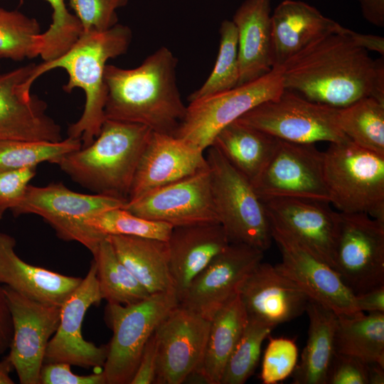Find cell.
<instances>
[{"label": "cell", "instance_id": "obj_25", "mask_svg": "<svg viewBox=\"0 0 384 384\" xmlns=\"http://www.w3.org/2000/svg\"><path fill=\"white\" fill-rule=\"evenodd\" d=\"M341 26L304 1L284 0L271 15L272 69L317 38L337 33Z\"/></svg>", "mask_w": 384, "mask_h": 384}, {"label": "cell", "instance_id": "obj_6", "mask_svg": "<svg viewBox=\"0 0 384 384\" xmlns=\"http://www.w3.org/2000/svg\"><path fill=\"white\" fill-rule=\"evenodd\" d=\"M206 150L215 213L230 243L245 244L265 252L272 238L262 200L252 183L218 149L210 146Z\"/></svg>", "mask_w": 384, "mask_h": 384}, {"label": "cell", "instance_id": "obj_50", "mask_svg": "<svg viewBox=\"0 0 384 384\" xmlns=\"http://www.w3.org/2000/svg\"><path fill=\"white\" fill-rule=\"evenodd\" d=\"M368 384L384 383V366L376 362H368Z\"/></svg>", "mask_w": 384, "mask_h": 384}, {"label": "cell", "instance_id": "obj_44", "mask_svg": "<svg viewBox=\"0 0 384 384\" xmlns=\"http://www.w3.org/2000/svg\"><path fill=\"white\" fill-rule=\"evenodd\" d=\"M39 384H107V380L102 371L82 375L73 373L68 363H49L41 368Z\"/></svg>", "mask_w": 384, "mask_h": 384}, {"label": "cell", "instance_id": "obj_17", "mask_svg": "<svg viewBox=\"0 0 384 384\" xmlns=\"http://www.w3.org/2000/svg\"><path fill=\"white\" fill-rule=\"evenodd\" d=\"M124 208L146 219L174 227L218 222L208 166L180 181L127 201Z\"/></svg>", "mask_w": 384, "mask_h": 384}, {"label": "cell", "instance_id": "obj_15", "mask_svg": "<svg viewBox=\"0 0 384 384\" xmlns=\"http://www.w3.org/2000/svg\"><path fill=\"white\" fill-rule=\"evenodd\" d=\"M4 286L14 335L6 356L21 384H39L48 343L60 323V307L29 299Z\"/></svg>", "mask_w": 384, "mask_h": 384}, {"label": "cell", "instance_id": "obj_30", "mask_svg": "<svg viewBox=\"0 0 384 384\" xmlns=\"http://www.w3.org/2000/svg\"><path fill=\"white\" fill-rule=\"evenodd\" d=\"M247 321L246 312L237 294L211 319L204 356L196 373L206 383L220 384L226 363Z\"/></svg>", "mask_w": 384, "mask_h": 384}, {"label": "cell", "instance_id": "obj_48", "mask_svg": "<svg viewBox=\"0 0 384 384\" xmlns=\"http://www.w3.org/2000/svg\"><path fill=\"white\" fill-rule=\"evenodd\" d=\"M362 15L371 24L384 26V0H358Z\"/></svg>", "mask_w": 384, "mask_h": 384}, {"label": "cell", "instance_id": "obj_5", "mask_svg": "<svg viewBox=\"0 0 384 384\" xmlns=\"http://www.w3.org/2000/svg\"><path fill=\"white\" fill-rule=\"evenodd\" d=\"M329 203L341 213H363L384 221V156L351 140L324 151Z\"/></svg>", "mask_w": 384, "mask_h": 384}, {"label": "cell", "instance_id": "obj_14", "mask_svg": "<svg viewBox=\"0 0 384 384\" xmlns=\"http://www.w3.org/2000/svg\"><path fill=\"white\" fill-rule=\"evenodd\" d=\"M210 321L178 304L155 329L157 364L154 383L181 384L199 370Z\"/></svg>", "mask_w": 384, "mask_h": 384}, {"label": "cell", "instance_id": "obj_4", "mask_svg": "<svg viewBox=\"0 0 384 384\" xmlns=\"http://www.w3.org/2000/svg\"><path fill=\"white\" fill-rule=\"evenodd\" d=\"M152 132L139 124L106 119L91 144L66 154L58 165L73 181L94 193L127 201Z\"/></svg>", "mask_w": 384, "mask_h": 384}, {"label": "cell", "instance_id": "obj_51", "mask_svg": "<svg viewBox=\"0 0 384 384\" xmlns=\"http://www.w3.org/2000/svg\"><path fill=\"white\" fill-rule=\"evenodd\" d=\"M13 366L7 356L0 361V384H14V381L10 376Z\"/></svg>", "mask_w": 384, "mask_h": 384}, {"label": "cell", "instance_id": "obj_28", "mask_svg": "<svg viewBox=\"0 0 384 384\" xmlns=\"http://www.w3.org/2000/svg\"><path fill=\"white\" fill-rule=\"evenodd\" d=\"M309 319L308 337L301 360L292 374L293 384H326L335 353L338 316L310 299L306 311Z\"/></svg>", "mask_w": 384, "mask_h": 384}, {"label": "cell", "instance_id": "obj_1", "mask_svg": "<svg viewBox=\"0 0 384 384\" xmlns=\"http://www.w3.org/2000/svg\"><path fill=\"white\" fill-rule=\"evenodd\" d=\"M284 88L336 108L372 97L384 102L383 58L373 59L342 26L311 42L277 69Z\"/></svg>", "mask_w": 384, "mask_h": 384}, {"label": "cell", "instance_id": "obj_42", "mask_svg": "<svg viewBox=\"0 0 384 384\" xmlns=\"http://www.w3.org/2000/svg\"><path fill=\"white\" fill-rule=\"evenodd\" d=\"M326 384H368V362L335 352L328 370Z\"/></svg>", "mask_w": 384, "mask_h": 384}, {"label": "cell", "instance_id": "obj_31", "mask_svg": "<svg viewBox=\"0 0 384 384\" xmlns=\"http://www.w3.org/2000/svg\"><path fill=\"white\" fill-rule=\"evenodd\" d=\"M334 346L335 352L384 366V313L338 316Z\"/></svg>", "mask_w": 384, "mask_h": 384}, {"label": "cell", "instance_id": "obj_7", "mask_svg": "<svg viewBox=\"0 0 384 384\" xmlns=\"http://www.w3.org/2000/svg\"><path fill=\"white\" fill-rule=\"evenodd\" d=\"M127 202L96 193H78L62 183H52L45 186L28 185L11 212L14 216L34 214L41 217L60 239L78 242L92 254L106 237L86 222L106 210L122 208Z\"/></svg>", "mask_w": 384, "mask_h": 384}, {"label": "cell", "instance_id": "obj_2", "mask_svg": "<svg viewBox=\"0 0 384 384\" xmlns=\"http://www.w3.org/2000/svg\"><path fill=\"white\" fill-rule=\"evenodd\" d=\"M177 63L171 50L162 46L135 68L107 64L105 119L174 135L187 108L177 85Z\"/></svg>", "mask_w": 384, "mask_h": 384}, {"label": "cell", "instance_id": "obj_16", "mask_svg": "<svg viewBox=\"0 0 384 384\" xmlns=\"http://www.w3.org/2000/svg\"><path fill=\"white\" fill-rule=\"evenodd\" d=\"M102 299L96 265L92 260L86 276L60 306V323L48 343L44 363H65L87 368L103 367L108 344L97 346L86 341L82 334L87 311Z\"/></svg>", "mask_w": 384, "mask_h": 384}, {"label": "cell", "instance_id": "obj_21", "mask_svg": "<svg viewBox=\"0 0 384 384\" xmlns=\"http://www.w3.org/2000/svg\"><path fill=\"white\" fill-rule=\"evenodd\" d=\"M237 294L247 319L272 327L305 312L310 300L293 281L261 261L240 282Z\"/></svg>", "mask_w": 384, "mask_h": 384}, {"label": "cell", "instance_id": "obj_34", "mask_svg": "<svg viewBox=\"0 0 384 384\" xmlns=\"http://www.w3.org/2000/svg\"><path fill=\"white\" fill-rule=\"evenodd\" d=\"M82 147L79 138L59 142L0 140V172L36 168L43 162L58 164L66 154Z\"/></svg>", "mask_w": 384, "mask_h": 384}, {"label": "cell", "instance_id": "obj_36", "mask_svg": "<svg viewBox=\"0 0 384 384\" xmlns=\"http://www.w3.org/2000/svg\"><path fill=\"white\" fill-rule=\"evenodd\" d=\"M41 33L36 18L0 8V59L20 61L38 56Z\"/></svg>", "mask_w": 384, "mask_h": 384}, {"label": "cell", "instance_id": "obj_40", "mask_svg": "<svg viewBox=\"0 0 384 384\" xmlns=\"http://www.w3.org/2000/svg\"><path fill=\"white\" fill-rule=\"evenodd\" d=\"M129 0H68L80 21L82 33L102 32L117 24L116 10Z\"/></svg>", "mask_w": 384, "mask_h": 384}, {"label": "cell", "instance_id": "obj_10", "mask_svg": "<svg viewBox=\"0 0 384 384\" xmlns=\"http://www.w3.org/2000/svg\"><path fill=\"white\" fill-rule=\"evenodd\" d=\"M284 90L279 71L272 69L252 82L191 102L174 136L205 151L223 128Z\"/></svg>", "mask_w": 384, "mask_h": 384}, {"label": "cell", "instance_id": "obj_35", "mask_svg": "<svg viewBox=\"0 0 384 384\" xmlns=\"http://www.w3.org/2000/svg\"><path fill=\"white\" fill-rule=\"evenodd\" d=\"M219 33V50L213 69L202 86L189 95V102L238 85V40L237 29L233 21L224 20L221 23Z\"/></svg>", "mask_w": 384, "mask_h": 384}, {"label": "cell", "instance_id": "obj_22", "mask_svg": "<svg viewBox=\"0 0 384 384\" xmlns=\"http://www.w3.org/2000/svg\"><path fill=\"white\" fill-rule=\"evenodd\" d=\"M207 167L203 151L174 135L152 132L139 159L127 201Z\"/></svg>", "mask_w": 384, "mask_h": 384}, {"label": "cell", "instance_id": "obj_33", "mask_svg": "<svg viewBox=\"0 0 384 384\" xmlns=\"http://www.w3.org/2000/svg\"><path fill=\"white\" fill-rule=\"evenodd\" d=\"M338 124L355 144L384 156V102L366 97L338 111Z\"/></svg>", "mask_w": 384, "mask_h": 384}, {"label": "cell", "instance_id": "obj_38", "mask_svg": "<svg viewBox=\"0 0 384 384\" xmlns=\"http://www.w3.org/2000/svg\"><path fill=\"white\" fill-rule=\"evenodd\" d=\"M86 224L100 235H130L167 241L173 226L144 218L122 208L106 210L89 219Z\"/></svg>", "mask_w": 384, "mask_h": 384}, {"label": "cell", "instance_id": "obj_45", "mask_svg": "<svg viewBox=\"0 0 384 384\" xmlns=\"http://www.w3.org/2000/svg\"><path fill=\"white\" fill-rule=\"evenodd\" d=\"M157 338L154 332L143 350L137 369L130 384L154 383L157 364Z\"/></svg>", "mask_w": 384, "mask_h": 384}, {"label": "cell", "instance_id": "obj_47", "mask_svg": "<svg viewBox=\"0 0 384 384\" xmlns=\"http://www.w3.org/2000/svg\"><path fill=\"white\" fill-rule=\"evenodd\" d=\"M357 309L364 313H384V286L355 296Z\"/></svg>", "mask_w": 384, "mask_h": 384}, {"label": "cell", "instance_id": "obj_19", "mask_svg": "<svg viewBox=\"0 0 384 384\" xmlns=\"http://www.w3.org/2000/svg\"><path fill=\"white\" fill-rule=\"evenodd\" d=\"M270 223L296 238L334 269L340 212L327 201L294 197L262 200Z\"/></svg>", "mask_w": 384, "mask_h": 384}, {"label": "cell", "instance_id": "obj_11", "mask_svg": "<svg viewBox=\"0 0 384 384\" xmlns=\"http://www.w3.org/2000/svg\"><path fill=\"white\" fill-rule=\"evenodd\" d=\"M334 270L354 296L384 286V221L340 212Z\"/></svg>", "mask_w": 384, "mask_h": 384}, {"label": "cell", "instance_id": "obj_29", "mask_svg": "<svg viewBox=\"0 0 384 384\" xmlns=\"http://www.w3.org/2000/svg\"><path fill=\"white\" fill-rule=\"evenodd\" d=\"M278 139L235 120L223 128L211 146L252 183L270 159Z\"/></svg>", "mask_w": 384, "mask_h": 384}, {"label": "cell", "instance_id": "obj_20", "mask_svg": "<svg viewBox=\"0 0 384 384\" xmlns=\"http://www.w3.org/2000/svg\"><path fill=\"white\" fill-rule=\"evenodd\" d=\"M35 65L29 63L0 73V140L63 139L60 126L46 113L47 104L23 90Z\"/></svg>", "mask_w": 384, "mask_h": 384}, {"label": "cell", "instance_id": "obj_37", "mask_svg": "<svg viewBox=\"0 0 384 384\" xmlns=\"http://www.w3.org/2000/svg\"><path fill=\"white\" fill-rule=\"evenodd\" d=\"M274 327L247 319L224 368L220 384H243L253 374L265 339Z\"/></svg>", "mask_w": 384, "mask_h": 384}, {"label": "cell", "instance_id": "obj_23", "mask_svg": "<svg viewBox=\"0 0 384 384\" xmlns=\"http://www.w3.org/2000/svg\"><path fill=\"white\" fill-rule=\"evenodd\" d=\"M166 242L170 272L178 301L195 277L230 244L218 222L174 227Z\"/></svg>", "mask_w": 384, "mask_h": 384}, {"label": "cell", "instance_id": "obj_46", "mask_svg": "<svg viewBox=\"0 0 384 384\" xmlns=\"http://www.w3.org/2000/svg\"><path fill=\"white\" fill-rule=\"evenodd\" d=\"M13 335L11 311L4 286L0 284V356L9 349Z\"/></svg>", "mask_w": 384, "mask_h": 384}, {"label": "cell", "instance_id": "obj_3", "mask_svg": "<svg viewBox=\"0 0 384 384\" xmlns=\"http://www.w3.org/2000/svg\"><path fill=\"white\" fill-rule=\"evenodd\" d=\"M132 38L129 27L116 24L102 32L82 33L77 42L59 58L35 65L23 89L31 93L34 81L41 75L55 68H63L69 78L63 88L70 92L82 89L85 104L80 119L70 124L68 137L79 138L82 147L89 146L98 136L105 122L107 87L105 70L107 61L127 53Z\"/></svg>", "mask_w": 384, "mask_h": 384}, {"label": "cell", "instance_id": "obj_32", "mask_svg": "<svg viewBox=\"0 0 384 384\" xmlns=\"http://www.w3.org/2000/svg\"><path fill=\"white\" fill-rule=\"evenodd\" d=\"M92 255L101 296L107 303L131 304L151 295L119 260L107 237Z\"/></svg>", "mask_w": 384, "mask_h": 384}, {"label": "cell", "instance_id": "obj_26", "mask_svg": "<svg viewBox=\"0 0 384 384\" xmlns=\"http://www.w3.org/2000/svg\"><path fill=\"white\" fill-rule=\"evenodd\" d=\"M271 1L245 0L233 17L238 40V85L272 70Z\"/></svg>", "mask_w": 384, "mask_h": 384}, {"label": "cell", "instance_id": "obj_12", "mask_svg": "<svg viewBox=\"0 0 384 384\" xmlns=\"http://www.w3.org/2000/svg\"><path fill=\"white\" fill-rule=\"evenodd\" d=\"M252 184L261 200L294 197L329 202L324 151L314 144L278 139L270 159Z\"/></svg>", "mask_w": 384, "mask_h": 384}, {"label": "cell", "instance_id": "obj_13", "mask_svg": "<svg viewBox=\"0 0 384 384\" xmlns=\"http://www.w3.org/2000/svg\"><path fill=\"white\" fill-rule=\"evenodd\" d=\"M272 238L282 261L276 269L297 284L308 297L332 310L337 316H353L355 296L336 271L282 228L270 223Z\"/></svg>", "mask_w": 384, "mask_h": 384}, {"label": "cell", "instance_id": "obj_18", "mask_svg": "<svg viewBox=\"0 0 384 384\" xmlns=\"http://www.w3.org/2000/svg\"><path fill=\"white\" fill-rule=\"evenodd\" d=\"M264 252L240 243H230L192 280L179 304L211 320L237 294L246 275L261 261Z\"/></svg>", "mask_w": 384, "mask_h": 384}, {"label": "cell", "instance_id": "obj_24", "mask_svg": "<svg viewBox=\"0 0 384 384\" xmlns=\"http://www.w3.org/2000/svg\"><path fill=\"white\" fill-rule=\"evenodd\" d=\"M16 245L13 236L0 232V284L29 299L60 307L82 278L28 264L16 254Z\"/></svg>", "mask_w": 384, "mask_h": 384}, {"label": "cell", "instance_id": "obj_41", "mask_svg": "<svg viewBox=\"0 0 384 384\" xmlns=\"http://www.w3.org/2000/svg\"><path fill=\"white\" fill-rule=\"evenodd\" d=\"M53 9L52 23L43 36L49 45L63 48L73 44L82 31V25L75 15L65 6V0H46Z\"/></svg>", "mask_w": 384, "mask_h": 384}, {"label": "cell", "instance_id": "obj_27", "mask_svg": "<svg viewBox=\"0 0 384 384\" xmlns=\"http://www.w3.org/2000/svg\"><path fill=\"white\" fill-rule=\"evenodd\" d=\"M107 238L119 260L150 294L176 292L166 241L130 235Z\"/></svg>", "mask_w": 384, "mask_h": 384}, {"label": "cell", "instance_id": "obj_39", "mask_svg": "<svg viewBox=\"0 0 384 384\" xmlns=\"http://www.w3.org/2000/svg\"><path fill=\"white\" fill-rule=\"evenodd\" d=\"M298 348L292 339L270 338L265 351L261 381L263 384H277L292 375L297 366Z\"/></svg>", "mask_w": 384, "mask_h": 384}, {"label": "cell", "instance_id": "obj_8", "mask_svg": "<svg viewBox=\"0 0 384 384\" xmlns=\"http://www.w3.org/2000/svg\"><path fill=\"white\" fill-rule=\"evenodd\" d=\"M178 304L174 292L153 294L131 304L107 303L105 320L113 335L102 370L107 384H130L147 341Z\"/></svg>", "mask_w": 384, "mask_h": 384}, {"label": "cell", "instance_id": "obj_9", "mask_svg": "<svg viewBox=\"0 0 384 384\" xmlns=\"http://www.w3.org/2000/svg\"><path fill=\"white\" fill-rule=\"evenodd\" d=\"M338 108L308 100L284 89L237 120L277 139L300 144L350 140L338 124Z\"/></svg>", "mask_w": 384, "mask_h": 384}, {"label": "cell", "instance_id": "obj_49", "mask_svg": "<svg viewBox=\"0 0 384 384\" xmlns=\"http://www.w3.org/2000/svg\"><path fill=\"white\" fill-rule=\"evenodd\" d=\"M346 33L358 46L366 50L384 54V38L382 36L362 34L346 28Z\"/></svg>", "mask_w": 384, "mask_h": 384}, {"label": "cell", "instance_id": "obj_43", "mask_svg": "<svg viewBox=\"0 0 384 384\" xmlns=\"http://www.w3.org/2000/svg\"><path fill=\"white\" fill-rule=\"evenodd\" d=\"M36 168L0 172V220L22 198Z\"/></svg>", "mask_w": 384, "mask_h": 384}]
</instances>
